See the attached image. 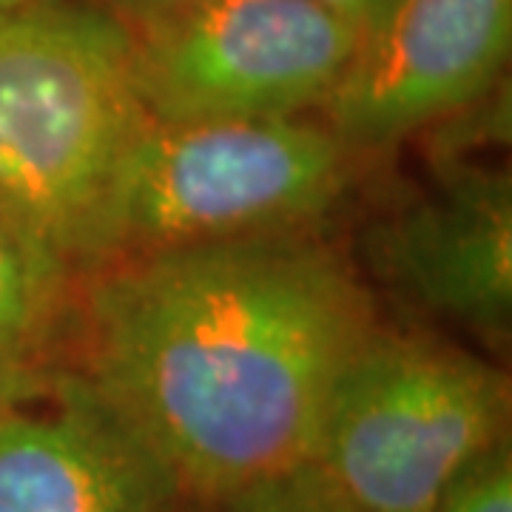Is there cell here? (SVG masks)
I'll return each mask as SVG.
<instances>
[{
    "mask_svg": "<svg viewBox=\"0 0 512 512\" xmlns=\"http://www.w3.org/2000/svg\"><path fill=\"white\" fill-rule=\"evenodd\" d=\"M72 271L0 222V404L49 382L46 350L63 319Z\"/></svg>",
    "mask_w": 512,
    "mask_h": 512,
    "instance_id": "9",
    "label": "cell"
},
{
    "mask_svg": "<svg viewBox=\"0 0 512 512\" xmlns=\"http://www.w3.org/2000/svg\"><path fill=\"white\" fill-rule=\"evenodd\" d=\"M128 37L151 123H211L322 106L359 29L313 0H185Z\"/></svg>",
    "mask_w": 512,
    "mask_h": 512,
    "instance_id": "5",
    "label": "cell"
},
{
    "mask_svg": "<svg viewBox=\"0 0 512 512\" xmlns=\"http://www.w3.org/2000/svg\"><path fill=\"white\" fill-rule=\"evenodd\" d=\"M148 123L123 20L43 0L0 15V222L72 274Z\"/></svg>",
    "mask_w": 512,
    "mask_h": 512,
    "instance_id": "2",
    "label": "cell"
},
{
    "mask_svg": "<svg viewBox=\"0 0 512 512\" xmlns=\"http://www.w3.org/2000/svg\"><path fill=\"white\" fill-rule=\"evenodd\" d=\"M376 328L330 248L231 239L100 268L80 376L177 493L228 507L311 461L333 384Z\"/></svg>",
    "mask_w": 512,
    "mask_h": 512,
    "instance_id": "1",
    "label": "cell"
},
{
    "mask_svg": "<svg viewBox=\"0 0 512 512\" xmlns=\"http://www.w3.org/2000/svg\"><path fill=\"white\" fill-rule=\"evenodd\" d=\"M160 461L80 373L0 404V512H168Z\"/></svg>",
    "mask_w": 512,
    "mask_h": 512,
    "instance_id": "7",
    "label": "cell"
},
{
    "mask_svg": "<svg viewBox=\"0 0 512 512\" xmlns=\"http://www.w3.org/2000/svg\"><path fill=\"white\" fill-rule=\"evenodd\" d=\"M29 3H35V0H0V15L15 12V9H20V6H29Z\"/></svg>",
    "mask_w": 512,
    "mask_h": 512,
    "instance_id": "14",
    "label": "cell"
},
{
    "mask_svg": "<svg viewBox=\"0 0 512 512\" xmlns=\"http://www.w3.org/2000/svg\"><path fill=\"white\" fill-rule=\"evenodd\" d=\"M512 46V0H390L359 32L322 109L345 146H384L493 89Z\"/></svg>",
    "mask_w": 512,
    "mask_h": 512,
    "instance_id": "6",
    "label": "cell"
},
{
    "mask_svg": "<svg viewBox=\"0 0 512 512\" xmlns=\"http://www.w3.org/2000/svg\"><path fill=\"white\" fill-rule=\"evenodd\" d=\"M109 3L111 9H117L114 18H120L126 26H131V23L154 18V15H160V12H168V9L180 6L185 0H109Z\"/></svg>",
    "mask_w": 512,
    "mask_h": 512,
    "instance_id": "13",
    "label": "cell"
},
{
    "mask_svg": "<svg viewBox=\"0 0 512 512\" xmlns=\"http://www.w3.org/2000/svg\"><path fill=\"white\" fill-rule=\"evenodd\" d=\"M231 512H356L333 501L325 493L311 487L305 478L293 476L291 481L274 484L268 490H259L254 495H245L234 504H228Z\"/></svg>",
    "mask_w": 512,
    "mask_h": 512,
    "instance_id": "11",
    "label": "cell"
},
{
    "mask_svg": "<svg viewBox=\"0 0 512 512\" xmlns=\"http://www.w3.org/2000/svg\"><path fill=\"white\" fill-rule=\"evenodd\" d=\"M345 148L302 117L148 123L106 191L83 271L299 231L339 197Z\"/></svg>",
    "mask_w": 512,
    "mask_h": 512,
    "instance_id": "3",
    "label": "cell"
},
{
    "mask_svg": "<svg viewBox=\"0 0 512 512\" xmlns=\"http://www.w3.org/2000/svg\"><path fill=\"white\" fill-rule=\"evenodd\" d=\"M313 3H319V6H325L330 12H336L339 18L353 23L359 32H365L367 26L387 9L390 0H313Z\"/></svg>",
    "mask_w": 512,
    "mask_h": 512,
    "instance_id": "12",
    "label": "cell"
},
{
    "mask_svg": "<svg viewBox=\"0 0 512 512\" xmlns=\"http://www.w3.org/2000/svg\"><path fill=\"white\" fill-rule=\"evenodd\" d=\"M433 512H512V456L498 441L447 487Z\"/></svg>",
    "mask_w": 512,
    "mask_h": 512,
    "instance_id": "10",
    "label": "cell"
},
{
    "mask_svg": "<svg viewBox=\"0 0 512 512\" xmlns=\"http://www.w3.org/2000/svg\"><path fill=\"white\" fill-rule=\"evenodd\" d=\"M507 416L510 384L498 367L376 325L333 384L299 478L356 512H433L504 441Z\"/></svg>",
    "mask_w": 512,
    "mask_h": 512,
    "instance_id": "4",
    "label": "cell"
},
{
    "mask_svg": "<svg viewBox=\"0 0 512 512\" xmlns=\"http://www.w3.org/2000/svg\"><path fill=\"white\" fill-rule=\"evenodd\" d=\"M384 279L424 311L501 336L512 308V191L501 171H450L370 239Z\"/></svg>",
    "mask_w": 512,
    "mask_h": 512,
    "instance_id": "8",
    "label": "cell"
}]
</instances>
